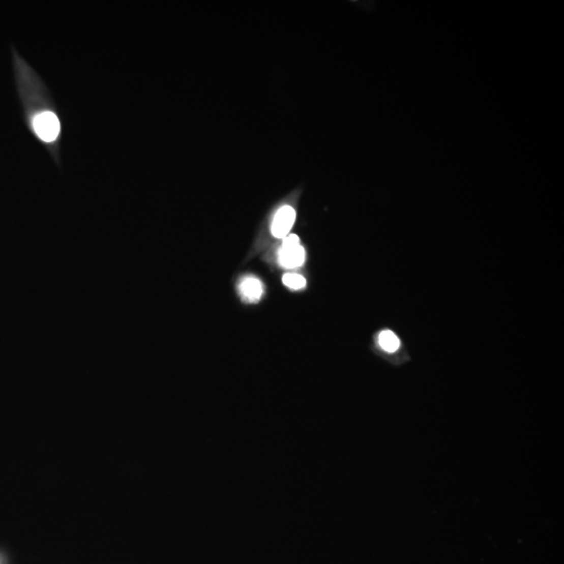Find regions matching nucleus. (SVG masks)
<instances>
[{
  "label": "nucleus",
  "instance_id": "1",
  "mask_svg": "<svg viewBox=\"0 0 564 564\" xmlns=\"http://www.w3.org/2000/svg\"><path fill=\"white\" fill-rule=\"evenodd\" d=\"M279 264L285 269H296L305 261V250L300 245V239L296 234L287 235L282 240V246L278 252Z\"/></svg>",
  "mask_w": 564,
  "mask_h": 564
},
{
  "label": "nucleus",
  "instance_id": "2",
  "mask_svg": "<svg viewBox=\"0 0 564 564\" xmlns=\"http://www.w3.org/2000/svg\"><path fill=\"white\" fill-rule=\"evenodd\" d=\"M34 130L43 140H53L60 131V124L56 116L52 113H41L37 115L33 122Z\"/></svg>",
  "mask_w": 564,
  "mask_h": 564
},
{
  "label": "nucleus",
  "instance_id": "3",
  "mask_svg": "<svg viewBox=\"0 0 564 564\" xmlns=\"http://www.w3.org/2000/svg\"><path fill=\"white\" fill-rule=\"evenodd\" d=\"M296 220V212L293 207L283 206L275 215L273 224H272V233L277 239L283 240L288 235Z\"/></svg>",
  "mask_w": 564,
  "mask_h": 564
},
{
  "label": "nucleus",
  "instance_id": "4",
  "mask_svg": "<svg viewBox=\"0 0 564 564\" xmlns=\"http://www.w3.org/2000/svg\"><path fill=\"white\" fill-rule=\"evenodd\" d=\"M242 297L248 302H257L263 293L262 283L254 277L245 278L240 285Z\"/></svg>",
  "mask_w": 564,
  "mask_h": 564
},
{
  "label": "nucleus",
  "instance_id": "5",
  "mask_svg": "<svg viewBox=\"0 0 564 564\" xmlns=\"http://www.w3.org/2000/svg\"><path fill=\"white\" fill-rule=\"evenodd\" d=\"M378 344L384 351L395 352L400 346V341L391 330H383L378 336Z\"/></svg>",
  "mask_w": 564,
  "mask_h": 564
},
{
  "label": "nucleus",
  "instance_id": "6",
  "mask_svg": "<svg viewBox=\"0 0 564 564\" xmlns=\"http://www.w3.org/2000/svg\"><path fill=\"white\" fill-rule=\"evenodd\" d=\"M282 282L289 288L301 289L306 285V280L303 276L295 273H287L282 277Z\"/></svg>",
  "mask_w": 564,
  "mask_h": 564
}]
</instances>
